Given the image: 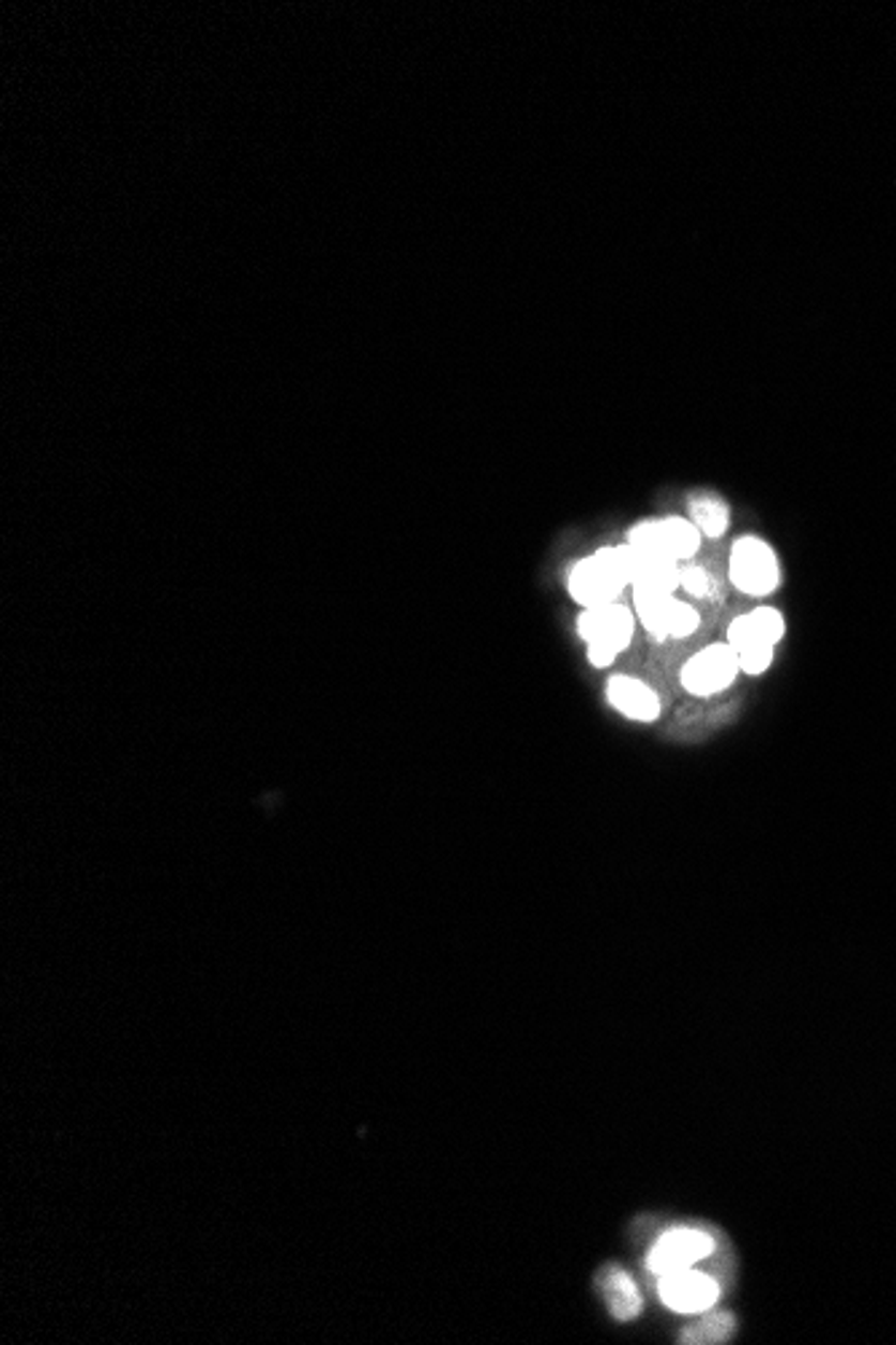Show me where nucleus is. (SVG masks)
I'll list each match as a JSON object with an SVG mask.
<instances>
[{"mask_svg":"<svg viewBox=\"0 0 896 1345\" xmlns=\"http://www.w3.org/2000/svg\"><path fill=\"white\" fill-rule=\"evenodd\" d=\"M631 586L628 572H625L623 554L618 548H604L598 554L588 556L572 570L570 591L575 602H580L586 610L591 607L612 605L620 596V591Z\"/></svg>","mask_w":896,"mask_h":1345,"instance_id":"obj_1","label":"nucleus"},{"mask_svg":"<svg viewBox=\"0 0 896 1345\" xmlns=\"http://www.w3.org/2000/svg\"><path fill=\"white\" fill-rule=\"evenodd\" d=\"M577 629H580V637L588 643L591 664L609 666L618 659V653L628 648L631 637H634V616H631L628 607L612 602V605L591 607V610L582 613Z\"/></svg>","mask_w":896,"mask_h":1345,"instance_id":"obj_2","label":"nucleus"},{"mask_svg":"<svg viewBox=\"0 0 896 1345\" xmlns=\"http://www.w3.org/2000/svg\"><path fill=\"white\" fill-rule=\"evenodd\" d=\"M730 580L735 589L751 596L776 591L778 561L771 545L757 538H741L730 554Z\"/></svg>","mask_w":896,"mask_h":1345,"instance_id":"obj_3","label":"nucleus"},{"mask_svg":"<svg viewBox=\"0 0 896 1345\" xmlns=\"http://www.w3.org/2000/svg\"><path fill=\"white\" fill-rule=\"evenodd\" d=\"M712 1254L714 1238L703 1227H674V1230L663 1233L657 1238L647 1265H650V1270L655 1275H666L693 1268V1265L712 1257Z\"/></svg>","mask_w":896,"mask_h":1345,"instance_id":"obj_4","label":"nucleus"},{"mask_svg":"<svg viewBox=\"0 0 896 1345\" xmlns=\"http://www.w3.org/2000/svg\"><path fill=\"white\" fill-rule=\"evenodd\" d=\"M739 671V653L730 645H712V648L687 661L685 669H682V685L693 696H714V693L725 691Z\"/></svg>","mask_w":896,"mask_h":1345,"instance_id":"obj_5","label":"nucleus"},{"mask_svg":"<svg viewBox=\"0 0 896 1345\" xmlns=\"http://www.w3.org/2000/svg\"><path fill=\"white\" fill-rule=\"evenodd\" d=\"M660 1291L663 1302H666L671 1311H680V1313H701L709 1311L714 1305L719 1295V1284L707 1273H696V1270H677V1273H666L660 1275Z\"/></svg>","mask_w":896,"mask_h":1345,"instance_id":"obj_6","label":"nucleus"},{"mask_svg":"<svg viewBox=\"0 0 896 1345\" xmlns=\"http://www.w3.org/2000/svg\"><path fill=\"white\" fill-rule=\"evenodd\" d=\"M596 1284H598V1291H602L604 1302H607L609 1313H612V1318H618V1321H631V1318L639 1316L641 1295H639V1289H636L634 1279H631L623 1268H618V1265H607V1268H602L596 1273Z\"/></svg>","mask_w":896,"mask_h":1345,"instance_id":"obj_7","label":"nucleus"},{"mask_svg":"<svg viewBox=\"0 0 896 1345\" xmlns=\"http://www.w3.org/2000/svg\"><path fill=\"white\" fill-rule=\"evenodd\" d=\"M607 696L609 704L631 720L650 723L660 714V698L655 696V691L644 682L631 680V677H612L607 685Z\"/></svg>","mask_w":896,"mask_h":1345,"instance_id":"obj_8","label":"nucleus"},{"mask_svg":"<svg viewBox=\"0 0 896 1345\" xmlns=\"http://www.w3.org/2000/svg\"><path fill=\"white\" fill-rule=\"evenodd\" d=\"M634 602H636V610H639V621L644 623V629L650 632L652 639L671 637L668 629H671V616H674V605H677L674 596L634 591Z\"/></svg>","mask_w":896,"mask_h":1345,"instance_id":"obj_9","label":"nucleus"},{"mask_svg":"<svg viewBox=\"0 0 896 1345\" xmlns=\"http://www.w3.org/2000/svg\"><path fill=\"white\" fill-rule=\"evenodd\" d=\"M735 1334L733 1313H707L696 1318L680 1332V1343L685 1345H717L728 1343Z\"/></svg>","mask_w":896,"mask_h":1345,"instance_id":"obj_10","label":"nucleus"},{"mask_svg":"<svg viewBox=\"0 0 896 1345\" xmlns=\"http://www.w3.org/2000/svg\"><path fill=\"white\" fill-rule=\"evenodd\" d=\"M690 513H693V524L701 529V534L707 538H723L728 532V524H730V511L719 497L712 495H696L690 497Z\"/></svg>","mask_w":896,"mask_h":1345,"instance_id":"obj_11","label":"nucleus"},{"mask_svg":"<svg viewBox=\"0 0 896 1345\" xmlns=\"http://www.w3.org/2000/svg\"><path fill=\"white\" fill-rule=\"evenodd\" d=\"M663 543H666L668 556L674 561L690 559L701 545V529L685 518H666L663 522Z\"/></svg>","mask_w":896,"mask_h":1345,"instance_id":"obj_12","label":"nucleus"},{"mask_svg":"<svg viewBox=\"0 0 896 1345\" xmlns=\"http://www.w3.org/2000/svg\"><path fill=\"white\" fill-rule=\"evenodd\" d=\"M728 645L735 650V653H746V650H755L762 648V645H771L762 639V634L757 632V626L751 623L749 616H741L730 623L728 629Z\"/></svg>","mask_w":896,"mask_h":1345,"instance_id":"obj_13","label":"nucleus"},{"mask_svg":"<svg viewBox=\"0 0 896 1345\" xmlns=\"http://www.w3.org/2000/svg\"><path fill=\"white\" fill-rule=\"evenodd\" d=\"M749 618L757 626V632L762 634L765 643L776 645L778 639L784 637V618L778 616V610H773V607H760V610L749 613Z\"/></svg>","mask_w":896,"mask_h":1345,"instance_id":"obj_14","label":"nucleus"},{"mask_svg":"<svg viewBox=\"0 0 896 1345\" xmlns=\"http://www.w3.org/2000/svg\"><path fill=\"white\" fill-rule=\"evenodd\" d=\"M698 623H701V616H698V613L693 610L690 605H682V602H677L674 616H671V629H668V634H671V637H677V639L690 637V634L698 629Z\"/></svg>","mask_w":896,"mask_h":1345,"instance_id":"obj_15","label":"nucleus"},{"mask_svg":"<svg viewBox=\"0 0 896 1345\" xmlns=\"http://www.w3.org/2000/svg\"><path fill=\"white\" fill-rule=\"evenodd\" d=\"M682 589L690 591L693 596H714V580L703 566H687L682 570Z\"/></svg>","mask_w":896,"mask_h":1345,"instance_id":"obj_16","label":"nucleus"},{"mask_svg":"<svg viewBox=\"0 0 896 1345\" xmlns=\"http://www.w3.org/2000/svg\"><path fill=\"white\" fill-rule=\"evenodd\" d=\"M771 664H773V645H762V648L739 653V666L744 675H762V671H765Z\"/></svg>","mask_w":896,"mask_h":1345,"instance_id":"obj_17","label":"nucleus"}]
</instances>
